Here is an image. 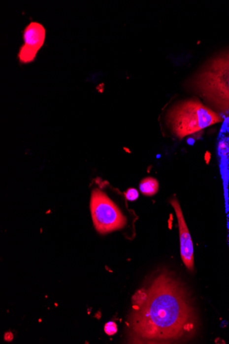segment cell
<instances>
[{
  "instance_id": "cell-6",
  "label": "cell",
  "mask_w": 229,
  "mask_h": 344,
  "mask_svg": "<svg viewBox=\"0 0 229 344\" xmlns=\"http://www.w3.org/2000/svg\"><path fill=\"white\" fill-rule=\"evenodd\" d=\"M23 38H24V44L32 47L36 50H39L44 44L45 39L44 26L38 22L30 23L23 32Z\"/></svg>"
},
{
  "instance_id": "cell-7",
  "label": "cell",
  "mask_w": 229,
  "mask_h": 344,
  "mask_svg": "<svg viewBox=\"0 0 229 344\" xmlns=\"http://www.w3.org/2000/svg\"><path fill=\"white\" fill-rule=\"evenodd\" d=\"M139 189L144 195L153 196L158 192L159 183L155 178L148 177L141 181Z\"/></svg>"
},
{
  "instance_id": "cell-4",
  "label": "cell",
  "mask_w": 229,
  "mask_h": 344,
  "mask_svg": "<svg viewBox=\"0 0 229 344\" xmlns=\"http://www.w3.org/2000/svg\"><path fill=\"white\" fill-rule=\"evenodd\" d=\"M90 206L93 222L100 234L122 229L127 224L120 208L99 188L93 190Z\"/></svg>"
},
{
  "instance_id": "cell-3",
  "label": "cell",
  "mask_w": 229,
  "mask_h": 344,
  "mask_svg": "<svg viewBox=\"0 0 229 344\" xmlns=\"http://www.w3.org/2000/svg\"><path fill=\"white\" fill-rule=\"evenodd\" d=\"M222 121L218 114L196 100L179 103L167 115L173 133L181 139Z\"/></svg>"
},
{
  "instance_id": "cell-1",
  "label": "cell",
  "mask_w": 229,
  "mask_h": 344,
  "mask_svg": "<svg viewBox=\"0 0 229 344\" xmlns=\"http://www.w3.org/2000/svg\"><path fill=\"white\" fill-rule=\"evenodd\" d=\"M127 326L132 343L184 341L196 332L197 316L184 285L169 271L154 277L132 297Z\"/></svg>"
},
{
  "instance_id": "cell-10",
  "label": "cell",
  "mask_w": 229,
  "mask_h": 344,
  "mask_svg": "<svg viewBox=\"0 0 229 344\" xmlns=\"http://www.w3.org/2000/svg\"><path fill=\"white\" fill-rule=\"evenodd\" d=\"M125 196L129 201H134L139 196V193L137 190L134 189H129L125 193Z\"/></svg>"
},
{
  "instance_id": "cell-2",
  "label": "cell",
  "mask_w": 229,
  "mask_h": 344,
  "mask_svg": "<svg viewBox=\"0 0 229 344\" xmlns=\"http://www.w3.org/2000/svg\"><path fill=\"white\" fill-rule=\"evenodd\" d=\"M192 85L225 114H229V52L213 59Z\"/></svg>"
},
{
  "instance_id": "cell-5",
  "label": "cell",
  "mask_w": 229,
  "mask_h": 344,
  "mask_svg": "<svg viewBox=\"0 0 229 344\" xmlns=\"http://www.w3.org/2000/svg\"><path fill=\"white\" fill-rule=\"evenodd\" d=\"M170 203L174 209L178 219L182 260L185 267L190 271H193L194 269V246L191 235L189 231L188 226L185 223L181 205L177 199L171 200Z\"/></svg>"
},
{
  "instance_id": "cell-8",
  "label": "cell",
  "mask_w": 229,
  "mask_h": 344,
  "mask_svg": "<svg viewBox=\"0 0 229 344\" xmlns=\"http://www.w3.org/2000/svg\"><path fill=\"white\" fill-rule=\"evenodd\" d=\"M38 50L29 45L24 44L21 46L18 52V59L22 63H32L36 59Z\"/></svg>"
},
{
  "instance_id": "cell-11",
  "label": "cell",
  "mask_w": 229,
  "mask_h": 344,
  "mask_svg": "<svg viewBox=\"0 0 229 344\" xmlns=\"http://www.w3.org/2000/svg\"><path fill=\"white\" fill-rule=\"evenodd\" d=\"M4 339L7 342L12 341L13 339V335L10 332H8V333H6V334L4 335Z\"/></svg>"
},
{
  "instance_id": "cell-9",
  "label": "cell",
  "mask_w": 229,
  "mask_h": 344,
  "mask_svg": "<svg viewBox=\"0 0 229 344\" xmlns=\"http://www.w3.org/2000/svg\"><path fill=\"white\" fill-rule=\"evenodd\" d=\"M104 331L108 335H113L118 331L116 324L113 322L106 323L104 326Z\"/></svg>"
}]
</instances>
